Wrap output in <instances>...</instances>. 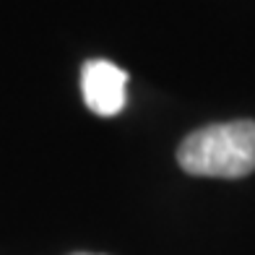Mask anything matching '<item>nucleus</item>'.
Listing matches in <instances>:
<instances>
[{
    "label": "nucleus",
    "instance_id": "1",
    "mask_svg": "<svg viewBox=\"0 0 255 255\" xmlns=\"http://www.w3.org/2000/svg\"><path fill=\"white\" fill-rule=\"evenodd\" d=\"M177 161L195 177H245L255 172V123L235 120L193 130L180 143Z\"/></svg>",
    "mask_w": 255,
    "mask_h": 255
},
{
    "label": "nucleus",
    "instance_id": "2",
    "mask_svg": "<svg viewBox=\"0 0 255 255\" xmlns=\"http://www.w3.org/2000/svg\"><path fill=\"white\" fill-rule=\"evenodd\" d=\"M125 86L128 73L110 60H89L81 68L84 102L94 115H102V118L120 115L125 107Z\"/></svg>",
    "mask_w": 255,
    "mask_h": 255
},
{
    "label": "nucleus",
    "instance_id": "3",
    "mask_svg": "<svg viewBox=\"0 0 255 255\" xmlns=\"http://www.w3.org/2000/svg\"><path fill=\"white\" fill-rule=\"evenodd\" d=\"M78 255H86V253H78Z\"/></svg>",
    "mask_w": 255,
    "mask_h": 255
}]
</instances>
